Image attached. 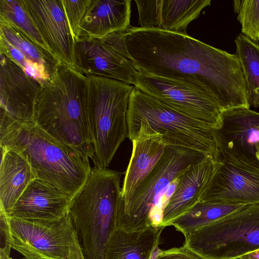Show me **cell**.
Returning a JSON list of instances; mask_svg holds the SVG:
<instances>
[{"label":"cell","instance_id":"1","mask_svg":"<svg viewBox=\"0 0 259 259\" xmlns=\"http://www.w3.org/2000/svg\"><path fill=\"white\" fill-rule=\"evenodd\" d=\"M100 39L131 60L138 71L190 85L221 110L249 108L239 60L188 34L131 26Z\"/></svg>","mask_w":259,"mask_h":259},{"label":"cell","instance_id":"2","mask_svg":"<svg viewBox=\"0 0 259 259\" xmlns=\"http://www.w3.org/2000/svg\"><path fill=\"white\" fill-rule=\"evenodd\" d=\"M87 78L61 63L38 95L34 122L85 161L94 156L87 110Z\"/></svg>","mask_w":259,"mask_h":259},{"label":"cell","instance_id":"3","mask_svg":"<svg viewBox=\"0 0 259 259\" xmlns=\"http://www.w3.org/2000/svg\"><path fill=\"white\" fill-rule=\"evenodd\" d=\"M0 141L1 146L18 152L28 162L36 178L51 183L72 198L92 169L90 162L35 122L17 121L1 110Z\"/></svg>","mask_w":259,"mask_h":259},{"label":"cell","instance_id":"4","mask_svg":"<svg viewBox=\"0 0 259 259\" xmlns=\"http://www.w3.org/2000/svg\"><path fill=\"white\" fill-rule=\"evenodd\" d=\"M121 174L94 166L71 199L69 213L85 259L104 258L107 242L116 228Z\"/></svg>","mask_w":259,"mask_h":259},{"label":"cell","instance_id":"5","mask_svg":"<svg viewBox=\"0 0 259 259\" xmlns=\"http://www.w3.org/2000/svg\"><path fill=\"white\" fill-rule=\"evenodd\" d=\"M209 158H213L192 149L166 145L128 201L120 205L116 228L132 232L161 228L163 210L170 197L165 194L167 189L191 165Z\"/></svg>","mask_w":259,"mask_h":259},{"label":"cell","instance_id":"6","mask_svg":"<svg viewBox=\"0 0 259 259\" xmlns=\"http://www.w3.org/2000/svg\"><path fill=\"white\" fill-rule=\"evenodd\" d=\"M87 110L94 166L107 168L128 137V113L134 85L99 76H87Z\"/></svg>","mask_w":259,"mask_h":259},{"label":"cell","instance_id":"7","mask_svg":"<svg viewBox=\"0 0 259 259\" xmlns=\"http://www.w3.org/2000/svg\"><path fill=\"white\" fill-rule=\"evenodd\" d=\"M184 245L203 259H236L259 249V204L197 229Z\"/></svg>","mask_w":259,"mask_h":259},{"label":"cell","instance_id":"8","mask_svg":"<svg viewBox=\"0 0 259 259\" xmlns=\"http://www.w3.org/2000/svg\"><path fill=\"white\" fill-rule=\"evenodd\" d=\"M142 121L161 134L166 145L192 149L213 158L217 147L212 130L134 86L129 103L128 126Z\"/></svg>","mask_w":259,"mask_h":259},{"label":"cell","instance_id":"9","mask_svg":"<svg viewBox=\"0 0 259 259\" xmlns=\"http://www.w3.org/2000/svg\"><path fill=\"white\" fill-rule=\"evenodd\" d=\"M10 244L26 259H79L82 254L69 213L57 220L10 217Z\"/></svg>","mask_w":259,"mask_h":259},{"label":"cell","instance_id":"10","mask_svg":"<svg viewBox=\"0 0 259 259\" xmlns=\"http://www.w3.org/2000/svg\"><path fill=\"white\" fill-rule=\"evenodd\" d=\"M134 85L172 109L205 124L211 130L220 124L221 110L202 91L177 80L137 71Z\"/></svg>","mask_w":259,"mask_h":259},{"label":"cell","instance_id":"11","mask_svg":"<svg viewBox=\"0 0 259 259\" xmlns=\"http://www.w3.org/2000/svg\"><path fill=\"white\" fill-rule=\"evenodd\" d=\"M212 132L217 147L214 156L259 167L258 112L244 107L223 110L219 127Z\"/></svg>","mask_w":259,"mask_h":259},{"label":"cell","instance_id":"12","mask_svg":"<svg viewBox=\"0 0 259 259\" xmlns=\"http://www.w3.org/2000/svg\"><path fill=\"white\" fill-rule=\"evenodd\" d=\"M215 168L200 202L259 204V167L213 157Z\"/></svg>","mask_w":259,"mask_h":259},{"label":"cell","instance_id":"13","mask_svg":"<svg viewBox=\"0 0 259 259\" xmlns=\"http://www.w3.org/2000/svg\"><path fill=\"white\" fill-rule=\"evenodd\" d=\"M1 110L21 122H34L41 84L30 76L6 52L0 50Z\"/></svg>","mask_w":259,"mask_h":259},{"label":"cell","instance_id":"14","mask_svg":"<svg viewBox=\"0 0 259 259\" xmlns=\"http://www.w3.org/2000/svg\"><path fill=\"white\" fill-rule=\"evenodd\" d=\"M50 51L74 68L75 40L62 0H21Z\"/></svg>","mask_w":259,"mask_h":259},{"label":"cell","instance_id":"15","mask_svg":"<svg viewBox=\"0 0 259 259\" xmlns=\"http://www.w3.org/2000/svg\"><path fill=\"white\" fill-rule=\"evenodd\" d=\"M74 69L85 77H106L133 85L138 71L133 62L99 38L75 40Z\"/></svg>","mask_w":259,"mask_h":259},{"label":"cell","instance_id":"16","mask_svg":"<svg viewBox=\"0 0 259 259\" xmlns=\"http://www.w3.org/2000/svg\"><path fill=\"white\" fill-rule=\"evenodd\" d=\"M133 150L121 187L120 205L125 204L162 155L166 146L161 134L146 121L128 126Z\"/></svg>","mask_w":259,"mask_h":259},{"label":"cell","instance_id":"17","mask_svg":"<svg viewBox=\"0 0 259 259\" xmlns=\"http://www.w3.org/2000/svg\"><path fill=\"white\" fill-rule=\"evenodd\" d=\"M140 27L187 34L189 23L197 18L210 0L135 1Z\"/></svg>","mask_w":259,"mask_h":259},{"label":"cell","instance_id":"18","mask_svg":"<svg viewBox=\"0 0 259 259\" xmlns=\"http://www.w3.org/2000/svg\"><path fill=\"white\" fill-rule=\"evenodd\" d=\"M71 199L58 188L36 178L21 195L9 216L26 220H59L69 213Z\"/></svg>","mask_w":259,"mask_h":259},{"label":"cell","instance_id":"19","mask_svg":"<svg viewBox=\"0 0 259 259\" xmlns=\"http://www.w3.org/2000/svg\"><path fill=\"white\" fill-rule=\"evenodd\" d=\"M215 168L213 158L191 165L178 179L163 212L160 227L165 228L188 212L201 199Z\"/></svg>","mask_w":259,"mask_h":259},{"label":"cell","instance_id":"20","mask_svg":"<svg viewBox=\"0 0 259 259\" xmlns=\"http://www.w3.org/2000/svg\"><path fill=\"white\" fill-rule=\"evenodd\" d=\"M131 1L91 0L79 38H100L131 27Z\"/></svg>","mask_w":259,"mask_h":259},{"label":"cell","instance_id":"21","mask_svg":"<svg viewBox=\"0 0 259 259\" xmlns=\"http://www.w3.org/2000/svg\"><path fill=\"white\" fill-rule=\"evenodd\" d=\"M0 37L20 52L29 64L28 74L42 85L52 78L62 63L50 50L35 42L20 29L2 20Z\"/></svg>","mask_w":259,"mask_h":259},{"label":"cell","instance_id":"22","mask_svg":"<svg viewBox=\"0 0 259 259\" xmlns=\"http://www.w3.org/2000/svg\"><path fill=\"white\" fill-rule=\"evenodd\" d=\"M1 150L0 210L9 215L21 195L36 177L21 154L3 146Z\"/></svg>","mask_w":259,"mask_h":259},{"label":"cell","instance_id":"23","mask_svg":"<svg viewBox=\"0 0 259 259\" xmlns=\"http://www.w3.org/2000/svg\"><path fill=\"white\" fill-rule=\"evenodd\" d=\"M164 228L127 232L116 228L106 245L103 259H150Z\"/></svg>","mask_w":259,"mask_h":259},{"label":"cell","instance_id":"24","mask_svg":"<svg viewBox=\"0 0 259 259\" xmlns=\"http://www.w3.org/2000/svg\"><path fill=\"white\" fill-rule=\"evenodd\" d=\"M246 205L212 202H199L188 212L172 221L173 226L185 237L197 229L216 222Z\"/></svg>","mask_w":259,"mask_h":259},{"label":"cell","instance_id":"25","mask_svg":"<svg viewBox=\"0 0 259 259\" xmlns=\"http://www.w3.org/2000/svg\"><path fill=\"white\" fill-rule=\"evenodd\" d=\"M236 55L240 63L245 83L248 102L259 107V44L242 33L236 37Z\"/></svg>","mask_w":259,"mask_h":259},{"label":"cell","instance_id":"26","mask_svg":"<svg viewBox=\"0 0 259 259\" xmlns=\"http://www.w3.org/2000/svg\"><path fill=\"white\" fill-rule=\"evenodd\" d=\"M0 20L19 28L35 42L50 50L21 0H0Z\"/></svg>","mask_w":259,"mask_h":259},{"label":"cell","instance_id":"27","mask_svg":"<svg viewBox=\"0 0 259 259\" xmlns=\"http://www.w3.org/2000/svg\"><path fill=\"white\" fill-rule=\"evenodd\" d=\"M234 8L238 14L237 19L241 25V33L258 43L259 1H235Z\"/></svg>","mask_w":259,"mask_h":259},{"label":"cell","instance_id":"28","mask_svg":"<svg viewBox=\"0 0 259 259\" xmlns=\"http://www.w3.org/2000/svg\"><path fill=\"white\" fill-rule=\"evenodd\" d=\"M91 0H62L65 13L74 40L79 38L80 26Z\"/></svg>","mask_w":259,"mask_h":259},{"label":"cell","instance_id":"29","mask_svg":"<svg viewBox=\"0 0 259 259\" xmlns=\"http://www.w3.org/2000/svg\"><path fill=\"white\" fill-rule=\"evenodd\" d=\"M10 217L0 210V251L10 254L12 248L10 244Z\"/></svg>","mask_w":259,"mask_h":259},{"label":"cell","instance_id":"30","mask_svg":"<svg viewBox=\"0 0 259 259\" xmlns=\"http://www.w3.org/2000/svg\"><path fill=\"white\" fill-rule=\"evenodd\" d=\"M155 259H203L183 245L162 251Z\"/></svg>","mask_w":259,"mask_h":259},{"label":"cell","instance_id":"31","mask_svg":"<svg viewBox=\"0 0 259 259\" xmlns=\"http://www.w3.org/2000/svg\"><path fill=\"white\" fill-rule=\"evenodd\" d=\"M240 259H259V249L253 251L241 256Z\"/></svg>","mask_w":259,"mask_h":259},{"label":"cell","instance_id":"32","mask_svg":"<svg viewBox=\"0 0 259 259\" xmlns=\"http://www.w3.org/2000/svg\"><path fill=\"white\" fill-rule=\"evenodd\" d=\"M0 259H13L10 257V254L0 251Z\"/></svg>","mask_w":259,"mask_h":259},{"label":"cell","instance_id":"33","mask_svg":"<svg viewBox=\"0 0 259 259\" xmlns=\"http://www.w3.org/2000/svg\"><path fill=\"white\" fill-rule=\"evenodd\" d=\"M79 259H85V258H84V255H83V253H82V255H81V256H80V258H79Z\"/></svg>","mask_w":259,"mask_h":259},{"label":"cell","instance_id":"34","mask_svg":"<svg viewBox=\"0 0 259 259\" xmlns=\"http://www.w3.org/2000/svg\"><path fill=\"white\" fill-rule=\"evenodd\" d=\"M257 150H258V154H259V144L257 146Z\"/></svg>","mask_w":259,"mask_h":259},{"label":"cell","instance_id":"35","mask_svg":"<svg viewBox=\"0 0 259 259\" xmlns=\"http://www.w3.org/2000/svg\"><path fill=\"white\" fill-rule=\"evenodd\" d=\"M236 259H240V258H236Z\"/></svg>","mask_w":259,"mask_h":259}]
</instances>
